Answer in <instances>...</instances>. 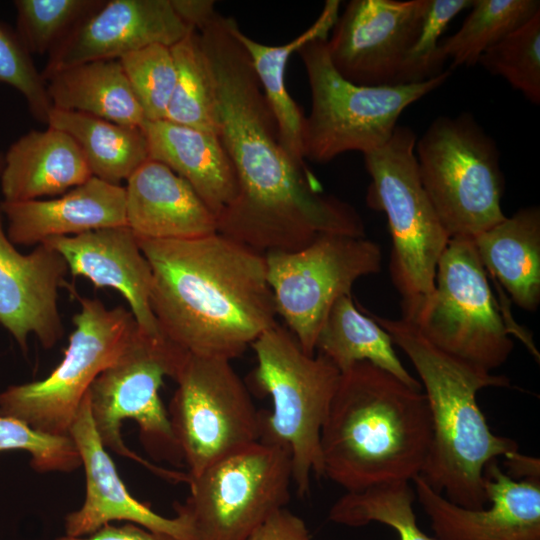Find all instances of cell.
Listing matches in <instances>:
<instances>
[{
	"mask_svg": "<svg viewBox=\"0 0 540 540\" xmlns=\"http://www.w3.org/2000/svg\"><path fill=\"white\" fill-rule=\"evenodd\" d=\"M237 24L215 11L196 29L215 93L219 137L238 180L236 198L217 218L218 232L259 253L297 251L324 235L365 237L357 210L324 194L308 168L283 150L249 55L236 37Z\"/></svg>",
	"mask_w": 540,
	"mask_h": 540,
	"instance_id": "obj_1",
	"label": "cell"
},
{
	"mask_svg": "<svg viewBox=\"0 0 540 540\" xmlns=\"http://www.w3.org/2000/svg\"><path fill=\"white\" fill-rule=\"evenodd\" d=\"M138 242L159 330L183 351L231 361L277 324L264 254L219 232Z\"/></svg>",
	"mask_w": 540,
	"mask_h": 540,
	"instance_id": "obj_2",
	"label": "cell"
},
{
	"mask_svg": "<svg viewBox=\"0 0 540 540\" xmlns=\"http://www.w3.org/2000/svg\"><path fill=\"white\" fill-rule=\"evenodd\" d=\"M432 440L426 395L367 361L341 372L321 431L323 476L356 492L421 474Z\"/></svg>",
	"mask_w": 540,
	"mask_h": 540,
	"instance_id": "obj_3",
	"label": "cell"
},
{
	"mask_svg": "<svg viewBox=\"0 0 540 540\" xmlns=\"http://www.w3.org/2000/svg\"><path fill=\"white\" fill-rule=\"evenodd\" d=\"M363 311L408 356L422 381L432 440L420 475L452 503L468 509L484 508L489 503L486 465L519 451V447L515 440L491 431L476 396L487 387H509V378L444 352L409 321Z\"/></svg>",
	"mask_w": 540,
	"mask_h": 540,
	"instance_id": "obj_4",
	"label": "cell"
},
{
	"mask_svg": "<svg viewBox=\"0 0 540 540\" xmlns=\"http://www.w3.org/2000/svg\"><path fill=\"white\" fill-rule=\"evenodd\" d=\"M187 352L163 335L135 328L118 357L94 380L87 393L91 418L102 444L160 477L187 483L188 475L149 463L124 443L121 427L127 419L137 423L140 441L158 462L184 465L173 434L160 388L165 377L175 379Z\"/></svg>",
	"mask_w": 540,
	"mask_h": 540,
	"instance_id": "obj_5",
	"label": "cell"
},
{
	"mask_svg": "<svg viewBox=\"0 0 540 540\" xmlns=\"http://www.w3.org/2000/svg\"><path fill=\"white\" fill-rule=\"evenodd\" d=\"M256 389L272 400L260 411V442L290 453L292 483L302 497L311 477L323 476L321 431L341 372L324 355L306 354L291 332L275 324L252 345Z\"/></svg>",
	"mask_w": 540,
	"mask_h": 540,
	"instance_id": "obj_6",
	"label": "cell"
},
{
	"mask_svg": "<svg viewBox=\"0 0 540 540\" xmlns=\"http://www.w3.org/2000/svg\"><path fill=\"white\" fill-rule=\"evenodd\" d=\"M416 140L410 127L397 125L387 143L363 154L371 177L367 203L387 216L391 280L402 319L411 323L434 291L437 264L450 239L422 185Z\"/></svg>",
	"mask_w": 540,
	"mask_h": 540,
	"instance_id": "obj_7",
	"label": "cell"
},
{
	"mask_svg": "<svg viewBox=\"0 0 540 540\" xmlns=\"http://www.w3.org/2000/svg\"><path fill=\"white\" fill-rule=\"evenodd\" d=\"M326 41H311L298 51L311 91V111L303 125V154L315 163H327L349 151L366 154L382 147L402 112L451 75L447 69L417 83L357 85L336 71Z\"/></svg>",
	"mask_w": 540,
	"mask_h": 540,
	"instance_id": "obj_8",
	"label": "cell"
},
{
	"mask_svg": "<svg viewBox=\"0 0 540 540\" xmlns=\"http://www.w3.org/2000/svg\"><path fill=\"white\" fill-rule=\"evenodd\" d=\"M422 185L449 238L501 222L504 176L496 142L469 113L439 116L416 140Z\"/></svg>",
	"mask_w": 540,
	"mask_h": 540,
	"instance_id": "obj_9",
	"label": "cell"
},
{
	"mask_svg": "<svg viewBox=\"0 0 540 540\" xmlns=\"http://www.w3.org/2000/svg\"><path fill=\"white\" fill-rule=\"evenodd\" d=\"M74 330L60 363L42 380L11 385L0 393V415L33 429L69 435L77 413L97 376L126 346L137 324L121 306L108 309L100 300L80 296Z\"/></svg>",
	"mask_w": 540,
	"mask_h": 540,
	"instance_id": "obj_10",
	"label": "cell"
},
{
	"mask_svg": "<svg viewBox=\"0 0 540 540\" xmlns=\"http://www.w3.org/2000/svg\"><path fill=\"white\" fill-rule=\"evenodd\" d=\"M189 495L176 513L196 540H246L290 499V453L256 442L189 476Z\"/></svg>",
	"mask_w": 540,
	"mask_h": 540,
	"instance_id": "obj_11",
	"label": "cell"
},
{
	"mask_svg": "<svg viewBox=\"0 0 540 540\" xmlns=\"http://www.w3.org/2000/svg\"><path fill=\"white\" fill-rule=\"evenodd\" d=\"M433 345L492 371L513 351V330L501 314L471 237L449 239L431 297L413 323Z\"/></svg>",
	"mask_w": 540,
	"mask_h": 540,
	"instance_id": "obj_12",
	"label": "cell"
},
{
	"mask_svg": "<svg viewBox=\"0 0 540 540\" xmlns=\"http://www.w3.org/2000/svg\"><path fill=\"white\" fill-rule=\"evenodd\" d=\"M168 407L188 475L260 439V411L230 360L187 354Z\"/></svg>",
	"mask_w": 540,
	"mask_h": 540,
	"instance_id": "obj_13",
	"label": "cell"
},
{
	"mask_svg": "<svg viewBox=\"0 0 540 540\" xmlns=\"http://www.w3.org/2000/svg\"><path fill=\"white\" fill-rule=\"evenodd\" d=\"M264 255L277 315L308 355H314L335 302L351 295L359 278L378 273L382 263L378 244L346 235H324L300 250Z\"/></svg>",
	"mask_w": 540,
	"mask_h": 540,
	"instance_id": "obj_14",
	"label": "cell"
},
{
	"mask_svg": "<svg viewBox=\"0 0 540 540\" xmlns=\"http://www.w3.org/2000/svg\"><path fill=\"white\" fill-rule=\"evenodd\" d=\"M427 0H352L326 41L336 71L363 86L401 84Z\"/></svg>",
	"mask_w": 540,
	"mask_h": 540,
	"instance_id": "obj_15",
	"label": "cell"
},
{
	"mask_svg": "<svg viewBox=\"0 0 540 540\" xmlns=\"http://www.w3.org/2000/svg\"><path fill=\"white\" fill-rule=\"evenodd\" d=\"M192 29L172 0H107L78 21L48 53L42 76L78 64L120 59L152 44L172 47Z\"/></svg>",
	"mask_w": 540,
	"mask_h": 540,
	"instance_id": "obj_16",
	"label": "cell"
},
{
	"mask_svg": "<svg viewBox=\"0 0 540 540\" xmlns=\"http://www.w3.org/2000/svg\"><path fill=\"white\" fill-rule=\"evenodd\" d=\"M489 507L468 509L434 491L421 475L412 481L435 540H540V480H515L496 459L484 469Z\"/></svg>",
	"mask_w": 540,
	"mask_h": 540,
	"instance_id": "obj_17",
	"label": "cell"
},
{
	"mask_svg": "<svg viewBox=\"0 0 540 540\" xmlns=\"http://www.w3.org/2000/svg\"><path fill=\"white\" fill-rule=\"evenodd\" d=\"M69 272L62 255L43 242L20 253L3 229L0 216V324L23 351L35 335L45 349L63 336L58 291Z\"/></svg>",
	"mask_w": 540,
	"mask_h": 540,
	"instance_id": "obj_18",
	"label": "cell"
},
{
	"mask_svg": "<svg viewBox=\"0 0 540 540\" xmlns=\"http://www.w3.org/2000/svg\"><path fill=\"white\" fill-rule=\"evenodd\" d=\"M69 435L77 446L85 470L86 493L81 507L65 517V535L86 536L113 521H127L177 540H196L184 515L177 513L173 518L164 517L127 490L96 433L87 394Z\"/></svg>",
	"mask_w": 540,
	"mask_h": 540,
	"instance_id": "obj_19",
	"label": "cell"
},
{
	"mask_svg": "<svg viewBox=\"0 0 540 540\" xmlns=\"http://www.w3.org/2000/svg\"><path fill=\"white\" fill-rule=\"evenodd\" d=\"M65 259L73 277L96 288L117 290L127 301L137 327L159 336L150 304L152 271L137 237L127 226L108 227L44 241Z\"/></svg>",
	"mask_w": 540,
	"mask_h": 540,
	"instance_id": "obj_20",
	"label": "cell"
},
{
	"mask_svg": "<svg viewBox=\"0 0 540 540\" xmlns=\"http://www.w3.org/2000/svg\"><path fill=\"white\" fill-rule=\"evenodd\" d=\"M126 182V226L137 239L187 240L218 232L216 216L165 164L148 159Z\"/></svg>",
	"mask_w": 540,
	"mask_h": 540,
	"instance_id": "obj_21",
	"label": "cell"
},
{
	"mask_svg": "<svg viewBox=\"0 0 540 540\" xmlns=\"http://www.w3.org/2000/svg\"><path fill=\"white\" fill-rule=\"evenodd\" d=\"M6 234L15 245H39L47 239L126 226L125 187L96 177L59 197L4 202Z\"/></svg>",
	"mask_w": 540,
	"mask_h": 540,
	"instance_id": "obj_22",
	"label": "cell"
},
{
	"mask_svg": "<svg viewBox=\"0 0 540 540\" xmlns=\"http://www.w3.org/2000/svg\"><path fill=\"white\" fill-rule=\"evenodd\" d=\"M92 176L77 143L65 132L47 126L14 141L4 154L0 174L4 202L60 196Z\"/></svg>",
	"mask_w": 540,
	"mask_h": 540,
	"instance_id": "obj_23",
	"label": "cell"
},
{
	"mask_svg": "<svg viewBox=\"0 0 540 540\" xmlns=\"http://www.w3.org/2000/svg\"><path fill=\"white\" fill-rule=\"evenodd\" d=\"M142 129L150 159L187 181L218 218L238 193L236 171L220 137L168 120L145 121Z\"/></svg>",
	"mask_w": 540,
	"mask_h": 540,
	"instance_id": "obj_24",
	"label": "cell"
},
{
	"mask_svg": "<svg viewBox=\"0 0 540 540\" xmlns=\"http://www.w3.org/2000/svg\"><path fill=\"white\" fill-rule=\"evenodd\" d=\"M478 256L512 301L526 311L540 304V209L529 206L472 238Z\"/></svg>",
	"mask_w": 540,
	"mask_h": 540,
	"instance_id": "obj_25",
	"label": "cell"
},
{
	"mask_svg": "<svg viewBox=\"0 0 540 540\" xmlns=\"http://www.w3.org/2000/svg\"><path fill=\"white\" fill-rule=\"evenodd\" d=\"M340 2L326 1L318 19L302 34L283 45L262 44L241 31L235 34L251 60L254 72L276 121L280 144L286 154L298 165H305L302 133L304 118L301 109L289 95L286 87V68L290 56L314 40H327L328 32L337 18Z\"/></svg>",
	"mask_w": 540,
	"mask_h": 540,
	"instance_id": "obj_26",
	"label": "cell"
},
{
	"mask_svg": "<svg viewBox=\"0 0 540 540\" xmlns=\"http://www.w3.org/2000/svg\"><path fill=\"white\" fill-rule=\"evenodd\" d=\"M45 81L52 109L134 127H142L146 121L119 59L71 66Z\"/></svg>",
	"mask_w": 540,
	"mask_h": 540,
	"instance_id": "obj_27",
	"label": "cell"
},
{
	"mask_svg": "<svg viewBox=\"0 0 540 540\" xmlns=\"http://www.w3.org/2000/svg\"><path fill=\"white\" fill-rule=\"evenodd\" d=\"M47 126L68 134L79 146L92 176L111 184L127 181L150 159L142 127L57 109L50 110Z\"/></svg>",
	"mask_w": 540,
	"mask_h": 540,
	"instance_id": "obj_28",
	"label": "cell"
},
{
	"mask_svg": "<svg viewBox=\"0 0 540 540\" xmlns=\"http://www.w3.org/2000/svg\"><path fill=\"white\" fill-rule=\"evenodd\" d=\"M389 334L366 313H361L351 295L333 305L316 341L319 354L328 358L340 372L357 362L367 361L391 373L405 384L422 389L403 366L393 349Z\"/></svg>",
	"mask_w": 540,
	"mask_h": 540,
	"instance_id": "obj_29",
	"label": "cell"
},
{
	"mask_svg": "<svg viewBox=\"0 0 540 540\" xmlns=\"http://www.w3.org/2000/svg\"><path fill=\"white\" fill-rule=\"evenodd\" d=\"M472 9L453 35L440 41L449 70L478 64L481 55L540 11L537 0H473Z\"/></svg>",
	"mask_w": 540,
	"mask_h": 540,
	"instance_id": "obj_30",
	"label": "cell"
},
{
	"mask_svg": "<svg viewBox=\"0 0 540 540\" xmlns=\"http://www.w3.org/2000/svg\"><path fill=\"white\" fill-rule=\"evenodd\" d=\"M177 79L165 120L219 136V117L209 68L192 28L171 47Z\"/></svg>",
	"mask_w": 540,
	"mask_h": 540,
	"instance_id": "obj_31",
	"label": "cell"
},
{
	"mask_svg": "<svg viewBox=\"0 0 540 540\" xmlns=\"http://www.w3.org/2000/svg\"><path fill=\"white\" fill-rule=\"evenodd\" d=\"M415 492L408 481H395L346 492L330 508L328 519L350 527L378 522L393 528L399 540H435L418 527L413 502Z\"/></svg>",
	"mask_w": 540,
	"mask_h": 540,
	"instance_id": "obj_32",
	"label": "cell"
},
{
	"mask_svg": "<svg viewBox=\"0 0 540 540\" xmlns=\"http://www.w3.org/2000/svg\"><path fill=\"white\" fill-rule=\"evenodd\" d=\"M478 64L540 103V11L486 50Z\"/></svg>",
	"mask_w": 540,
	"mask_h": 540,
	"instance_id": "obj_33",
	"label": "cell"
},
{
	"mask_svg": "<svg viewBox=\"0 0 540 540\" xmlns=\"http://www.w3.org/2000/svg\"><path fill=\"white\" fill-rule=\"evenodd\" d=\"M16 35L32 55L49 53L101 0H15Z\"/></svg>",
	"mask_w": 540,
	"mask_h": 540,
	"instance_id": "obj_34",
	"label": "cell"
},
{
	"mask_svg": "<svg viewBox=\"0 0 540 540\" xmlns=\"http://www.w3.org/2000/svg\"><path fill=\"white\" fill-rule=\"evenodd\" d=\"M119 61L145 120H165L177 79L171 47L152 44Z\"/></svg>",
	"mask_w": 540,
	"mask_h": 540,
	"instance_id": "obj_35",
	"label": "cell"
},
{
	"mask_svg": "<svg viewBox=\"0 0 540 540\" xmlns=\"http://www.w3.org/2000/svg\"><path fill=\"white\" fill-rule=\"evenodd\" d=\"M8 450L28 452L30 465L40 473H67L82 466L70 435L41 432L17 418L0 415V451Z\"/></svg>",
	"mask_w": 540,
	"mask_h": 540,
	"instance_id": "obj_36",
	"label": "cell"
},
{
	"mask_svg": "<svg viewBox=\"0 0 540 540\" xmlns=\"http://www.w3.org/2000/svg\"><path fill=\"white\" fill-rule=\"evenodd\" d=\"M473 0H427V6L416 39L408 52L401 84L417 83L434 78L444 70L440 53V36L463 9Z\"/></svg>",
	"mask_w": 540,
	"mask_h": 540,
	"instance_id": "obj_37",
	"label": "cell"
},
{
	"mask_svg": "<svg viewBox=\"0 0 540 540\" xmlns=\"http://www.w3.org/2000/svg\"><path fill=\"white\" fill-rule=\"evenodd\" d=\"M0 84L17 90L34 119L47 124L52 109L46 81L16 33L0 23Z\"/></svg>",
	"mask_w": 540,
	"mask_h": 540,
	"instance_id": "obj_38",
	"label": "cell"
},
{
	"mask_svg": "<svg viewBox=\"0 0 540 540\" xmlns=\"http://www.w3.org/2000/svg\"><path fill=\"white\" fill-rule=\"evenodd\" d=\"M246 540H312L302 518L286 507L271 515Z\"/></svg>",
	"mask_w": 540,
	"mask_h": 540,
	"instance_id": "obj_39",
	"label": "cell"
},
{
	"mask_svg": "<svg viewBox=\"0 0 540 540\" xmlns=\"http://www.w3.org/2000/svg\"><path fill=\"white\" fill-rule=\"evenodd\" d=\"M55 540H177L176 538L146 529L142 526L126 523L121 526L107 524L95 532L81 537L60 536Z\"/></svg>",
	"mask_w": 540,
	"mask_h": 540,
	"instance_id": "obj_40",
	"label": "cell"
},
{
	"mask_svg": "<svg viewBox=\"0 0 540 540\" xmlns=\"http://www.w3.org/2000/svg\"><path fill=\"white\" fill-rule=\"evenodd\" d=\"M172 3L179 16L194 29L216 11L214 2L209 0H172Z\"/></svg>",
	"mask_w": 540,
	"mask_h": 540,
	"instance_id": "obj_41",
	"label": "cell"
},
{
	"mask_svg": "<svg viewBox=\"0 0 540 540\" xmlns=\"http://www.w3.org/2000/svg\"><path fill=\"white\" fill-rule=\"evenodd\" d=\"M505 466L509 477L515 480H539V459L519 453V451L505 457Z\"/></svg>",
	"mask_w": 540,
	"mask_h": 540,
	"instance_id": "obj_42",
	"label": "cell"
},
{
	"mask_svg": "<svg viewBox=\"0 0 540 540\" xmlns=\"http://www.w3.org/2000/svg\"><path fill=\"white\" fill-rule=\"evenodd\" d=\"M3 165H4V154L0 151V174L3 169Z\"/></svg>",
	"mask_w": 540,
	"mask_h": 540,
	"instance_id": "obj_43",
	"label": "cell"
}]
</instances>
